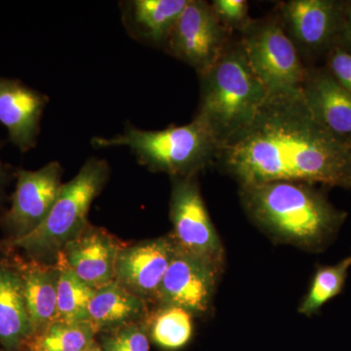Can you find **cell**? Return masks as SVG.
Listing matches in <instances>:
<instances>
[{"instance_id": "cell-1", "label": "cell", "mask_w": 351, "mask_h": 351, "mask_svg": "<svg viewBox=\"0 0 351 351\" xmlns=\"http://www.w3.org/2000/svg\"><path fill=\"white\" fill-rule=\"evenodd\" d=\"M216 161L240 186L271 182L351 188V144L316 119L302 89L267 95Z\"/></svg>"}, {"instance_id": "cell-2", "label": "cell", "mask_w": 351, "mask_h": 351, "mask_svg": "<svg viewBox=\"0 0 351 351\" xmlns=\"http://www.w3.org/2000/svg\"><path fill=\"white\" fill-rule=\"evenodd\" d=\"M240 198L249 218L272 239L309 252L326 248L346 218L345 212L304 182L240 186Z\"/></svg>"}, {"instance_id": "cell-3", "label": "cell", "mask_w": 351, "mask_h": 351, "mask_svg": "<svg viewBox=\"0 0 351 351\" xmlns=\"http://www.w3.org/2000/svg\"><path fill=\"white\" fill-rule=\"evenodd\" d=\"M199 77V107L195 117L221 147L251 123L269 92L252 69L240 43H230Z\"/></svg>"}, {"instance_id": "cell-4", "label": "cell", "mask_w": 351, "mask_h": 351, "mask_svg": "<svg viewBox=\"0 0 351 351\" xmlns=\"http://www.w3.org/2000/svg\"><path fill=\"white\" fill-rule=\"evenodd\" d=\"M92 145L98 149L128 147L138 163L171 178L196 177L216 161L219 147L206 126L195 117L186 125H171L163 130H143L129 124L123 133L113 137H94Z\"/></svg>"}, {"instance_id": "cell-5", "label": "cell", "mask_w": 351, "mask_h": 351, "mask_svg": "<svg viewBox=\"0 0 351 351\" xmlns=\"http://www.w3.org/2000/svg\"><path fill=\"white\" fill-rule=\"evenodd\" d=\"M110 173L105 159H88L75 178L63 184L43 223L25 237L13 240V246L34 258L58 256L64 245L88 225L90 207L107 184Z\"/></svg>"}, {"instance_id": "cell-6", "label": "cell", "mask_w": 351, "mask_h": 351, "mask_svg": "<svg viewBox=\"0 0 351 351\" xmlns=\"http://www.w3.org/2000/svg\"><path fill=\"white\" fill-rule=\"evenodd\" d=\"M241 34L240 45L269 93L302 89L306 69L280 20L251 21Z\"/></svg>"}, {"instance_id": "cell-7", "label": "cell", "mask_w": 351, "mask_h": 351, "mask_svg": "<svg viewBox=\"0 0 351 351\" xmlns=\"http://www.w3.org/2000/svg\"><path fill=\"white\" fill-rule=\"evenodd\" d=\"M230 34L215 15L209 2L189 0L163 49L200 75L223 56L230 44Z\"/></svg>"}, {"instance_id": "cell-8", "label": "cell", "mask_w": 351, "mask_h": 351, "mask_svg": "<svg viewBox=\"0 0 351 351\" xmlns=\"http://www.w3.org/2000/svg\"><path fill=\"white\" fill-rule=\"evenodd\" d=\"M171 234L176 244L210 261L223 271L225 250L208 213L196 177L172 178Z\"/></svg>"}, {"instance_id": "cell-9", "label": "cell", "mask_w": 351, "mask_h": 351, "mask_svg": "<svg viewBox=\"0 0 351 351\" xmlns=\"http://www.w3.org/2000/svg\"><path fill=\"white\" fill-rule=\"evenodd\" d=\"M221 272L210 261L176 244L154 302L158 306L181 307L193 316L204 315L211 307Z\"/></svg>"}, {"instance_id": "cell-10", "label": "cell", "mask_w": 351, "mask_h": 351, "mask_svg": "<svg viewBox=\"0 0 351 351\" xmlns=\"http://www.w3.org/2000/svg\"><path fill=\"white\" fill-rule=\"evenodd\" d=\"M12 203L2 217V225L13 240L38 228L47 218L63 186V167L51 161L36 171L19 169Z\"/></svg>"}, {"instance_id": "cell-11", "label": "cell", "mask_w": 351, "mask_h": 351, "mask_svg": "<svg viewBox=\"0 0 351 351\" xmlns=\"http://www.w3.org/2000/svg\"><path fill=\"white\" fill-rule=\"evenodd\" d=\"M343 4L334 0H289L279 5V20L299 53L315 54L334 47Z\"/></svg>"}, {"instance_id": "cell-12", "label": "cell", "mask_w": 351, "mask_h": 351, "mask_svg": "<svg viewBox=\"0 0 351 351\" xmlns=\"http://www.w3.org/2000/svg\"><path fill=\"white\" fill-rule=\"evenodd\" d=\"M171 235L122 246L115 265V280L145 301H154L174 255Z\"/></svg>"}, {"instance_id": "cell-13", "label": "cell", "mask_w": 351, "mask_h": 351, "mask_svg": "<svg viewBox=\"0 0 351 351\" xmlns=\"http://www.w3.org/2000/svg\"><path fill=\"white\" fill-rule=\"evenodd\" d=\"M121 247L107 230L87 225L64 245L58 254L57 262L98 290L115 280V265Z\"/></svg>"}, {"instance_id": "cell-14", "label": "cell", "mask_w": 351, "mask_h": 351, "mask_svg": "<svg viewBox=\"0 0 351 351\" xmlns=\"http://www.w3.org/2000/svg\"><path fill=\"white\" fill-rule=\"evenodd\" d=\"M49 97L14 78L0 77V123L22 154L38 145Z\"/></svg>"}, {"instance_id": "cell-15", "label": "cell", "mask_w": 351, "mask_h": 351, "mask_svg": "<svg viewBox=\"0 0 351 351\" xmlns=\"http://www.w3.org/2000/svg\"><path fill=\"white\" fill-rule=\"evenodd\" d=\"M307 105L328 130L351 144V93L326 71H306L302 87Z\"/></svg>"}, {"instance_id": "cell-16", "label": "cell", "mask_w": 351, "mask_h": 351, "mask_svg": "<svg viewBox=\"0 0 351 351\" xmlns=\"http://www.w3.org/2000/svg\"><path fill=\"white\" fill-rule=\"evenodd\" d=\"M189 0H126L120 2L121 20L129 36L138 43L165 46L176 21Z\"/></svg>"}, {"instance_id": "cell-17", "label": "cell", "mask_w": 351, "mask_h": 351, "mask_svg": "<svg viewBox=\"0 0 351 351\" xmlns=\"http://www.w3.org/2000/svg\"><path fill=\"white\" fill-rule=\"evenodd\" d=\"M34 334L19 272L0 263V345L6 351H19Z\"/></svg>"}, {"instance_id": "cell-18", "label": "cell", "mask_w": 351, "mask_h": 351, "mask_svg": "<svg viewBox=\"0 0 351 351\" xmlns=\"http://www.w3.org/2000/svg\"><path fill=\"white\" fill-rule=\"evenodd\" d=\"M149 314L147 302L117 280L96 290L89 304V321L97 332L143 322Z\"/></svg>"}, {"instance_id": "cell-19", "label": "cell", "mask_w": 351, "mask_h": 351, "mask_svg": "<svg viewBox=\"0 0 351 351\" xmlns=\"http://www.w3.org/2000/svg\"><path fill=\"white\" fill-rule=\"evenodd\" d=\"M16 269L22 280L25 306L32 329L36 334L56 320L60 267L57 263L50 265L32 261L20 262Z\"/></svg>"}, {"instance_id": "cell-20", "label": "cell", "mask_w": 351, "mask_h": 351, "mask_svg": "<svg viewBox=\"0 0 351 351\" xmlns=\"http://www.w3.org/2000/svg\"><path fill=\"white\" fill-rule=\"evenodd\" d=\"M193 314L177 306H158L147 319L149 339L161 350L176 351L188 345L193 336Z\"/></svg>"}, {"instance_id": "cell-21", "label": "cell", "mask_w": 351, "mask_h": 351, "mask_svg": "<svg viewBox=\"0 0 351 351\" xmlns=\"http://www.w3.org/2000/svg\"><path fill=\"white\" fill-rule=\"evenodd\" d=\"M98 334L90 321L68 323L54 320L34 334L25 348L29 351H83Z\"/></svg>"}, {"instance_id": "cell-22", "label": "cell", "mask_w": 351, "mask_h": 351, "mask_svg": "<svg viewBox=\"0 0 351 351\" xmlns=\"http://www.w3.org/2000/svg\"><path fill=\"white\" fill-rule=\"evenodd\" d=\"M57 265L60 267V276L56 320L68 323L89 321V304L96 290L80 280L61 263L57 262Z\"/></svg>"}, {"instance_id": "cell-23", "label": "cell", "mask_w": 351, "mask_h": 351, "mask_svg": "<svg viewBox=\"0 0 351 351\" xmlns=\"http://www.w3.org/2000/svg\"><path fill=\"white\" fill-rule=\"evenodd\" d=\"M351 267V255L336 265L318 267L308 292L298 311L304 316L317 313L328 302L341 294Z\"/></svg>"}, {"instance_id": "cell-24", "label": "cell", "mask_w": 351, "mask_h": 351, "mask_svg": "<svg viewBox=\"0 0 351 351\" xmlns=\"http://www.w3.org/2000/svg\"><path fill=\"white\" fill-rule=\"evenodd\" d=\"M99 345L104 351H151L145 321L104 332Z\"/></svg>"}, {"instance_id": "cell-25", "label": "cell", "mask_w": 351, "mask_h": 351, "mask_svg": "<svg viewBox=\"0 0 351 351\" xmlns=\"http://www.w3.org/2000/svg\"><path fill=\"white\" fill-rule=\"evenodd\" d=\"M210 4L221 24L230 32H243L250 24L246 0H214Z\"/></svg>"}, {"instance_id": "cell-26", "label": "cell", "mask_w": 351, "mask_h": 351, "mask_svg": "<svg viewBox=\"0 0 351 351\" xmlns=\"http://www.w3.org/2000/svg\"><path fill=\"white\" fill-rule=\"evenodd\" d=\"M329 73L351 93V53L338 45L330 49Z\"/></svg>"}, {"instance_id": "cell-27", "label": "cell", "mask_w": 351, "mask_h": 351, "mask_svg": "<svg viewBox=\"0 0 351 351\" xmlns=\"http://www.w3.org/2000/svg\"><path fill=\"white\" fill-rule=\"evenodd\" d=\"M338 38L341 43L338 46L351 53V2L343 4V22Z\"/></svg>"}, {"instance_id": "cell-28", "label": "cell", "mask_w": 351, "mask_h": 351, "mask_svg": "<svg viewBox=\"0 0 351 351\" xmlns=\"http://www.w3.org/2000/svg\"><path fill=\"white\" fill-rule=\"evenodd\" d=\"M7 180V170L5 164L2 161L1 156H0V201H1L2 195H3V189L5 186Z\"/></svg>"}, {"instance_id": "cell-29", "label": "cell", "mask_w": 351, "mask_h": 351, "mask_svg": "<svg viewBox=\"0 0 351 351\" xmlns=\"http://www.w3.org/2000/svg\"><path fill=\"white\" fill-rule=\"evenodd\" d=\"M83 351H104L101 350L100 345L99 343H97L96 341H93L91 345L88 346L86 348H85Z\"/></svg>"}, {"instance_id": "cell-30", "label": "cell", "mask_w": 351, "mask_h": 351, "mask_svg": "<svg viewBox=\"0 0 351 351\" xmlns=\"http://www.w3.org/2000/svg\"><path fill=\"white\" fill-rule=\"evenodd\" d=\"M0 351H3V350H0Z\"/></svg>"}]
</instances>
